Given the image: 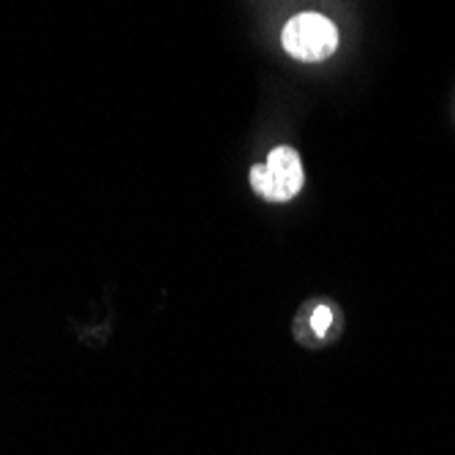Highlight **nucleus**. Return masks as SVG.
<instances>
[{"instance_id":"nucleus-1","label":"nucleus","mask_w":455,"mask_h":455,"mask_svg":"<svg viewBox=\"0 0 455 455\" xmlns=\"http://www.w3.org/2000/svg\"><path fill=\"white\" fill-rule=\"evenodd\" d=\"M281 41H283V50L292 58L316 63V60H324L336 52L339 30L327 17L306 12V14H298L286 22Z\"/></svg>"},{"instance_id":"nucleus-2","label":"nucleus","mask_w":455,"mask_h":455,"mask_svg":"<svg viewBox=\"0 0 455 455\" xmlns=\"http://www.w3.org/2000/svg\"><path fill=\"white\" fill-rule=\"evenodd\" d=\"M251 186L267 202H289L303 188V161L292 148H275L265 164L251 170Z\"/></svg>"},{"instance_id":"nucleus-3","label":"nucleus","mask_w":455,"mask_h":455,"mask_svg":"<svg viewBox=\"0 0 455 455\" xmlns=\"http://www.w3.org/2000/svg\"><path fill=\"white\" fill-rule=\"evenodd\" d=\"M330 316H333V314H330V308H324V306L314 311V319H311V322H314V333H316V336H324V333H327Z\"/></svg>"}]
</instances>
